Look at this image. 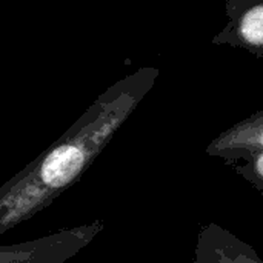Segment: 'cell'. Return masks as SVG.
Wrapping results in <instances>:
<instances>
[{
  "mask_svg": "<svg viewBox=\"0 0 263 263\" xmlns=\"http://www.w3.org/2000/svg\"><path fill=\"white\" fill-rule=\"evenodd\" d=\"M243 0H227V6H225V12L228 15V18L234 17L237 12H240Z\"/></svg>",
  "mask_w": 263,
  "mask_h": 263,
  "instance_id": "cell-7",
  "label": "cell"
},
{
  "mask_svg": "<svg viewBox=\"0 0 263 263\" xmlns=\"http://www.w3.org/2000/svg\"><path fill=\"white\" fill-rule=\"evenodd\" d=\"M100 230L102 223L96 222L88 227L57 233L51 237L2 247L0 263H63L88 245Z\"/></svg>",
  "mask_w": 263,
  "mask_h": 263,
  "instance_id": "cell-2",
  "label": "cell"
},
{
  "mask_svg": "<svg viewBox=\"0 0 263 263\" xmlns=\"http://www.w3.org/2000/svg\"><path fill=\"white\" fill-rule=\"evenodd\" d=\"M193 263H263L257 251L227 228L210 223L202 228Z\"/></svg>",
  "mask_w": 263,
  "mask_h": 263,
  "instance_id": "cell-3",
  "label": "cell"
},
{
  "mask_svg": "<svg viewBox=\"0 0 263 263\" xmlns=\"http://www.w3.org/2000/svg\"><path fill=\"white\" fill-rule=\"evenodd\" d=\"M256 2H259V0H243V3H242V8H240V11H242V9H245L247 6H250V5L256 3Z\"/></svg>",
  "mask_w": 263,
  "mask_h": 263,
  "instance_id": "cell-8",
  "label": "cell"
},
{
  "mask_svg": "<svg viewBox=\"0 0 263 263\" xmlns=\"http://www.w3.org/2000/svg\"><path fill=\"white\" fill-rule=\"evenodd\" d=\"M159 74V68L143 66L111 85L57 142L0 186V236L45 210L86 173Z\"/></svg>",
  "mask_w": 263,
  "mask_h": 263,
  "instance_id": "cell-1",
  "label": "cell"
},
{
  "mask_svg": "<svg viewBox=\"0 0 263 263\" xmlns=\"http://www.w3.org/2000/svg\"><path fill=\"white\" fill-rule=\"evenodd\" d=\"M243 180L263 194V153H240L223 159Z\"/></svg>",
  "mask_w": 263,
  "mask_h": 263,
  "instance_id": "cell-6",
  "label": "cell"
},
{
  "mask_svg": "<svg viewBox=\"0 0 263 263\" xmlns=\"http://www.w3.org/2000/svg\"><path fill=\"white\" fill-rule=\"evenodd\" d=\"M240 153H263V109L222 131L206 148L208 156L220 159Z\"/></svg>",
  "mask_w": 263,
  "mask_h": 263,
  "instance_id": "cell-5",
  "label": "cell"
},
{
  "mask_svg": "<svg viewBox=\"0 0 263 263\" xmlns=\"http://www.w3.org/2000/svg\"><path fill=\"white\" fill-rule=\"evenodd\" d=\"M213 43L245 49L263 59V0L247 6L228 18L223 29L213 37Z\"/></svg>",
  "mask_w": 263,
  "mask_h": 263,
  "instance_id": "cell-4",
  "label": "cell"
}]
</instances>
